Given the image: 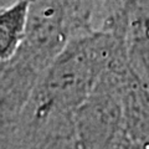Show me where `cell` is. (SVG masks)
<instances>
[{"label": "cell", "instance_id": "cell-1", "mask_svg": "<svg viewBox=\"0 0 149 149\" xmlns=\"http://www.w3.org/2000/svg\"><path fill=\"white\" fill-rule=\"evenodd\" d=\"M26 3H21L1 15V55L6 57L13 52L17 44V40L22 32L25 16Z\"/></svg>", "mask_w": 149, "mask_h": 149}]
</instances>
